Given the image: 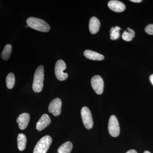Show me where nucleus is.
I'll list each match as a JSON object with an SVG mask.
<instances>
[{"mask_svg":"<svg viewBox=\"0 0 153 153\" xmlns=\"http://www.w3.org/2000/svg\"><path fill=\"white\" fill-rule=\"evenodd\" d=\"M27 23L29 27L40 32L46 33L49 32L50 29L47 22L38 18L30 17L27 20Z\"/></svg>","mask_w":153,"mask_h":153,"instance_id":"f257e3e1","label":"nucleus"},{"mask_svg":"<svg viewBox=\"0 0 153 153\" xmlns=\"http://www.w3.org/2000/svg\"><path fill=\"white\" fill-rule=\"evenodd\" d=\"M44 67L42 65L38 66L34 74L33 84V90L39 93L43 89L44 80Z\"/></svg>","mask_w":153,"mask_h":153,"instance_id":"f03ea898","label":"nucleus"},{"mask_svg":"<svg viewBox=\"0 0 153 153\" xmlns=\"http://www.w3.org/2000/svg\"><path fill=\"white\" fill-rule=\"evenodd\" d=\"M52 143V139L49 136H45L41 139L34 148L33 153H46Z\"/></svg>","mask_w":153,"mask_h":153,"instance_id":"7ed1b4c3","label":"nucleus"},{"mask_svg":"<svg viewBox=\"0 0 153 153\" xmlns=\"http://www.w3.org/2000/svg\"><path fill=\"white\" fill-rule=\"evenodd\" d=\"M82 122L85 128L90 129L93 126V119L90 110L87 107H83L81 110Z\"/></svg>","mask_w":153,"mask_h":153,"instance_id":"20e7f679","label":"nucleus"},{"mask_svg":"<svg viewBox=\"0 0 153 153\" xmlns=\"http://www.w3.org/2000/svg\"><path fill=\"white\" fill-rule=\"evenodd\" d=\"M66 68V64L63 60H58L56 62L55 66V74L58 80L63 81L68 78V74L63 72Z\"/></svg>","mask_w":153,"mask_h":153,"instance_id":"39448f33","label":"nucleus"},{"mask_svg":"<svg viewBox=\"0 0 153 153\" xmlns=\"http://www.w3.org/2000/svg\"><path fill=\"white\" fill-rule=\"evenodd\" d=\"M108 130L111 136L117 137L120 133V128L117 118L114 115H111L108 121Z\"/></svg>","mask_w":153,"mask_h":153,"instance_id":"423d86ee","label":"nucleus"},{"mask_svg":"<svg viewBox=\"0 0 153 153\" xmlns=\"http://www.w3.org/2000/svg\"><path fill=\"white\" fill-rule=\"evenodd\" d=\"M91 85L96 93L98 94L102 93L104 89L103 79L99 75H95L91 79Z\"/></svg>","mask_w":153,"mask_h":153,"instance_id":"0eeeda50","label":"nucleus"},{"mask_svg":"<svg viewBox=\"0 0 153 153\" xmlns=\"http://www.w3.org/2000/svg\"><path fill=\"white\" fill-rule=\"evenodd\" d=\"M62 106V102L59 98H56L52 100L49 104V111L55 116H58L60 114Z\"/></svg>","mask_w":153,"mask_h":153,"instance_id":"6e6552de","label":"nucleus"},{"mask_svg":"<svg viewBox=\"0 0 153 153\" xmlns=\"http://www.w3.org/2000/svg\"><path fill=\"white\" fill-rule=\"evenodd\" d=\"M108 6L111 10L116 13L123 12L126 9V6L124 4L120 1L117 0L109 1Z\"/></svg>","mask_w":153,"mask_h":153,"instance_id":"1a4fd4ad","label":"nucleus"},{"mask_svg":"<svg viewBox=\"0 0 153 153\" xmlns=\"http://www.w3.org/2000/svg\"><path fill=\"white\" fill-rule=\"evenodd\" d=\"M51 119L48 114H43L37 122L36 129L38 131H41L47 127L51 123Z\"/></svg>","mask_w":153,"mask_h":153,"instance_id":"9d476101","label":"nucleus"},{"mask_svg":"<svg viewBox=\"0 0 153 153\" xmlns=\"http://www.w3.org/2000/svg\"><path fill=\"white\" fill-rule=\"evenodd\" d=\"M30 120V114L27 113H24L20 115L17 119L16 121L19 124L20 129L24 130L27 126Z\"/></svg>","mask_w":153,"mask_h":153,"instance_id":"9b49d317","label":"nucleus"},{"mask_svg":"<svg viewBox=\"0 0 153 153\" xmlns=\"http://www.w3.org/2000/svg\"><path fill=\"white\" fill-rule=\"evenodd\" d=\"M100 23L96 17L91 18L89 23V29L90 33L92 34H96L99 31Z\"/></svg>","mask_w":153,"mask_h":153,"instance_id":"f8f14e48","label":"nucleus"},{"mask_svg":"<svg viewBox=\"0 0 153 153\" xmlns=\"http://www.w3.org/2000/svg\"><path fill=\"white\" fill-rule=\"evenodd\" d=\"M84 55L88 59L94 60H102L104 59L103 55L90 50L84 51Z\"/></svg>","mask_w":153,"mask_h":153,"instance_id":"ddd939ff","label":"nucleus"},{"mask_svg":"<svg viewBox=\"0 0 153 153\" xmlns=\"http://www.w3.org/2000/svg\"><path fill=\"white\" fill-rule=\"evenodd\" d=\"M18 148L21 151H24L26 148L27 137L24 134H19L17 138Z\"/></svg>","mask_w":153,"mask_h":153,"instance_id":"4468645a","label":"nucleus"},{"mask_svg":"<svg viewBox=\"0 0 153 153\" xmlns=\"http://www.w3.org/2000/svg\"><path fill=\"white\" fill-rule=\"evenodd\" d=\"M72 148L73 145L72 143L69 141L66 142L58 148L57 153H70Z\"/></svg>","mask_w":153,"mask_h":153,"instance_id":"2eb2a0df","label":"nucleus"},{"mask_svg":"<svg viewBox=\"0 0 153 153\" xmlns=\"http://www.w3.org/2000/svg\"><path fill=\"white\" fill-rule=\"evenodd\" d=\"M135 36V32L131 28H128L123 32L122 35L123 39L126 41H131Z\"/></svg>","mask_w":153,"mask_h":153,"instance_id":"dca6fc26","label":"nucleus"},{"mask_svg":"<svg viewBox=\"0 0 153 153\" xmlns=\"http://www.w3.org/2000/svg\"><path fill=\"white\" fill-rule=\"evenodd\" d=\"M12 46L10 44H7L4 48L1 53V58L4 60H7L10 56L12 52Z\"/></svg>","mask_w":153,"mask_h":153,"instance_id":"f3484780","label":"nucleus"},{"mask_svg":"<svg viewBox=\"0 0 153 153\" xmlns=\"http://www.w3.org/2000/svg\"><path fill=\"white\" fill-rule=\"evenodd\" d=\"M15 83V76L13 73L8 74L6 78V85L9 89H11L14 87Z\"/></svg>","mask_w":153,"mask_h":153,"instance_id":"a211bd4d","label":"nucleus"},{"mask_svg":"<svg viewBox=\"0 0 153 153\" xmlns=\"http://www.w3.org/2000/svg\"><path fill=\"white\" fill-rule=\"evenodd\" d=\"M120 30L121 28L117 26L111 28L110 30V38L111 40H117L118 38H119L120 36L119 31Z\"/></svg>","mask_w":153,"mask_h":153,"instance_id":"6ab92c4d","label":"nucleus"},{"mask_svg":"<svg viewBox=\"0 0 153 153\" xmlns=\"http://www.w3.org/2000/svg\"><path fill=\"white\" fill-rule=\"evenodd\" d=\"M146 33L150 35H153V24L147 25L145 29Z\"/></svg>","mask_w":153,"mask_h":153,"instance_id":"aec40b11","label":"nucleus"},{"mask_svg":"<svg viewBox=\"0 0 153 153\" xmlns=\"http://www.w3.org/2000/svg\"><path fill=\"white\" fill-rule=\"evenodd\" d=\"M126 153H137L136 151L134 150L131 149L130 150L128 151Z\"/></svg>","mask_w":153,"mask_h":153,"instance_id":"412c9836","label":"nucleus"},{"mask_svg":"<svg viewBox=\"0 0 153 153\" xmlns=\"http://www.w3.org/2000/svg\"><path fill=\"white\" fill-rule=\"evenodd\" d=\"M130 1L134 3H140L142 1V0H131Z\"/></svg>","mask_w":153,"mask_h":153,"instance_id":"4be33fe9","label":"nucleus"},{"mask_svg":"<svg viewBox=\"0 0 153 153\" xmlns=\"http://www.w3.org/2000/svg\"><path fill=\"white\" fill-rule=\"evenodd\" d=\"M150 81L151 83H152V85H153V74L151 75V76H150Z\"/></svg>","mask_w":153,"mask_h":153,"instance_id":"5701e85b","label":"nucleus"},{"mask_svg":"<svg viewBox=\"0 0 153 153\" xmlns=\"http://www.w3.org/2000/svg\"><path fill=\"white\" fill-rule=\"evenodd\" d=\"M144 153H151L150 152H149V151H145V152H144Z\"/></svg>","mask_w":153,"mask_h":153,"instance_id":"b1692460","label":"nucleus"},{"mask_svg":"<svg viewBox=\"0 0 153 153\" xmlns=\"http://www.w3.org/2000/svg\"><path fill=\"white\" fill-rule=\"evenodd\" d=\"M26 27H29V26H28V25H27V26H26Z\"/></svg>","mask_w":153,"mask_h":153,"instance_id":"393cba45","label":"nucleus"}]
</instances>
